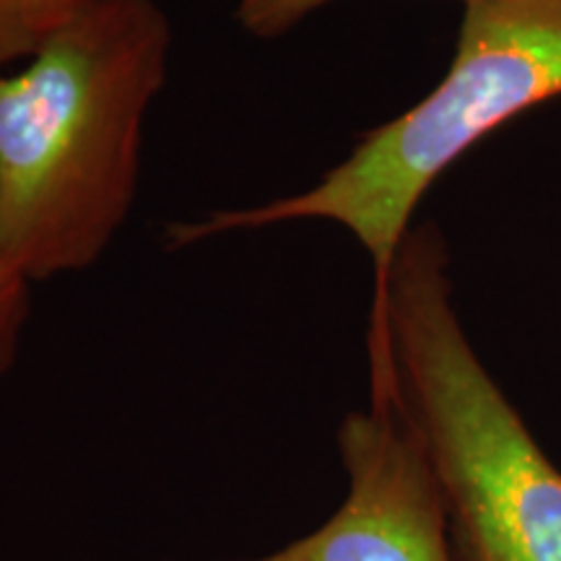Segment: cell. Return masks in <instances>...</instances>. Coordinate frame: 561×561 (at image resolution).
<instances>
[{"mask_svg":"<svg viewBox=\"0 0 561 561\" xmlns=\"http://www.w3.org/2000/svg\"><path fill=\"white\" fill-rule=\"evenodd\" d=\"M170 50L157 0H96L0 73V248L32 284L89 271L128 224Z\"/></svg>","mask_w":561,"mask_h":561,"instance_id":"1","label":"cell"},{"mask_svg":"<svg viewBox=\"0 0 561 561\" xmlns=\"http://www.w3.org/2000/svg\"><path fill=\"white\" fill-rule=\"evenodd\" d=\"M369 339L432 462L453 561H561V471L476 354L432 224L375 289Z\"/></svg>","mask_w":561,"mask_h":561,"instance_id":"2","label":"cell"},{"mask_svg":"<svg viewBox=\"0 0 561 561\" xmlns=\"http://www.w3.org/2000/svg\"><path fill=\"white\" fill-rule=\"evenodd\" d=\"M561 96V0H462L450 70L409 112L367 133L307 191L172 221L164 248L294 221H333L371 261L375 289L413 229L421 198L489 133Z\"/></svg>","mask_w":561,"mask_h":561,"instance_id":"3","label":"cell"},{"mask_svg":"<svg viewBox=\"0 0 561 561\" xmlns=\"http://www.w3.org/2000/svg\"><path fill=\"white\" fill-rule=\"evenodd\" d=\"M367 351L369 405L348 411L339 426L346 473L339 510L276 551L221 561H453L437 479L388 354L377 341H367Z\"/></svg>","mask_w":561,"mask_h":561,"instance_id":"4","label":"cell"},{"mask_svg":"<svg viewBox=\"0 0 561 561\" xmlns=\"http://www.w3.org/2000/svg\"><path fill=\"white\" fill-rule=\"evenodd\" d=\"M96 0H0V73Z\"/></svg>","mask_w":561,"mask_h":561,"instance_id":"5","label":"cell"},{"mask_svg":"<svg viewBox=\"0 0 561 561\" xmlns=\"http://www.w3.org/2000/svg\"><path fill=\"white\" fill-rule=\"evenodd\" d=\"M34 284L9 261L0 248V380L16 364L21 335L32 314Z\"/></svg>","mask_w":561,"mask_h":561,"instance_id":"6","label":"cell"},{"mask_svg":"<svg viewBox=\"0 0 561 561\" xmlns=\"http://www.w3.org/2000/svg\"><path fill=\"white\" fill-rule=\"evenodd\" d=\"M335 0H237V24L255 39H278Z\"/></svg>","mask_w":561,"mask_h":561,"instance_id":"7","label":"cell"}]
</instances>
